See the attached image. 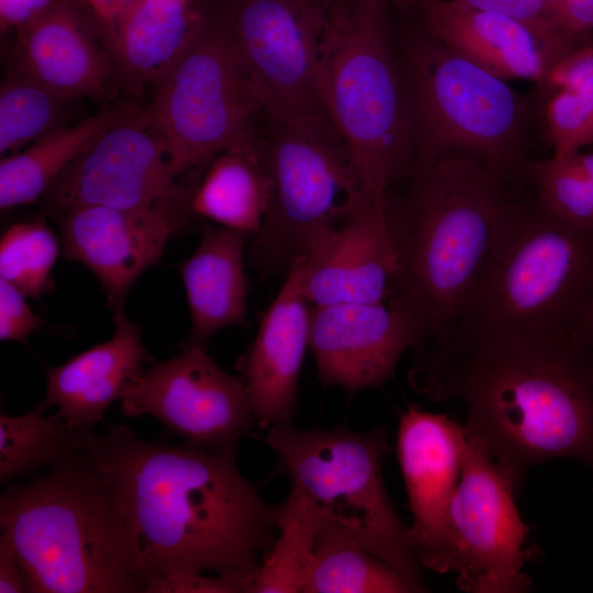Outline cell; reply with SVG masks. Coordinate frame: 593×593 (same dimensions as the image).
Returning a JSON list of instances; mask_svg holds the SVG:
<instances>
[{"label":"cell","instance_id":"obj_6","mask_svg":"<svg viewBox=\"0 0 593 593\" xmlns=\"http://www.w3.org/2000/svg\"><path fill=\"white\" fill-rule=\"evenodd\" d=\"M389 0H337L328 26L323 87L329 119L362 193L383 199L415 161L410 102L390 47Z\"/></svg>","mask_w":593,"mask_h":593},{"label":"cell","instance_id":"obj_23","mask_svg":"<svg viewBox=\"0 0 593 593\" xmlns=\"http://www.w3.org/2000/svg\"><path fill=\"white\" fill-rule=\"evenodd\" d=\"M248 236L221 225L205 227L193 254L179 264L191 316L182 345L202 344L216 332L246 324Z\"/></svg>","mask_w":593,"mask_h":593},{"label":"cell","instance_id":"obj_39","mask_svg":"<svg viewBox=\"0 0 593 593\" xmlns=\"http://www.w3.org/2000/svg\"><path fill=\"white\" fill-rule=\"evenodd\" d=\"M571 18L581 32L593 29V0H567Z\"/></svg>","mask_w":593,"mask_h":593},{"label":"cell","instance_id":"obj_8","mask_svg":"<svg viewBox=\"0 0 593 593\" xmlns=\"http://www.w3.org/2000/svg\"><path fill=\"white\" fill-rule=\"evenodd\" d=\"M265 440L278 456V471L318 506L323 522L390 564L415 592L426 591L410 526L383 482L381 462L389 451L383 427L287 424L268 428Z\"/></svg>","mask_w":593,"mask_h":593},{"label":"cell","instance_id":"obj_38","mask_svg":"<svg viewBox=\"0 0 593 593\" xmlns=\"http://www.w3.org/2000/svg\"><path fill=\"white\" fill-rule=\"evenodd\" d=\"M109 30L136 0H83Z\"/></svg>","mask_w":593,"mask_h":593},{"label":"cell","instance_id":"obj_40","mask_svg":"<svg viewBox=\"0 0 593 593\" xmlns=\"http://www.w3.org/2000/svg\"><path fill=\"white\" fill-rule=\"evenodd\" d=\"M573 333L581 343L593 348V296Z\"/></svg>","mask_w":593,"mask_h":593},{"label":"cell","instance_id":"obj_2","mask_svg":"<svg viewBox=\"0 0 593 593\" xmlns=\"http://www.w3.org/2000/svg\"><path fill=\"white\" fill-rule=\"evenodd\" d=\"M411 387L460 401L466 430L517 486L555 458L593 468V348L572 331L497 336L413 358Z\"/></svg>","mask_w":593,"mask_h":593},{"label":"cell","instance_id":"obj_34","mask_svg":"<svg viewBox=\"0 0 593 593\" xmlns=\"http://www.w3.org/2000/svg\"><path fill=\"white\" fill-rule=\"evenodd\" d=\"M557 90L573 92L593 103V45L581 41L548 70L539 98Z\"/></svg>","mask_w":593,"mask_h":593},{"label":"cell","instance_id":"obj_16","mask_svg":"<svg viewBox=\"0 0 593 593\" xmlns=\"http://www.w3.org/2000/svg\"><path fill=\"white\" fill-rule=\"evenodd\" d=\"M15 34L9 72L76 99L121 90L109 31L83 0H56Z\"/></svg>","mask_w":593,"mask_h":593},{"label":"cell","instance_id":"obj_12","mask_svg":"<svg viewBox=\"0 0 593 593\" xmlns=\"http://www.w3.org/2000/svg\"><path fill=\"white\" fill-rule=\"evenodd\" d=\"M197 184L181 179L149 108L131 104L55 180L41 199L52 217L87 205L154 212L180 230L193 214Z\"/></svg>","mask_w":593,"mask_h":593},{"label":"cell","instance_id":"obj_14","mask_svg":"<svg viewBox=\"0 0 593 593\" xmlns=\"http://www.w3.org/2000/svg\"><path fill=\"white\" fill-rule=\"evenodd\" d=\"M125 416L152 415L182 444L202 450H236L256 422L242 377L224 371L205 345H182L179 356L156 361L121 398Z\"/></svg>","mask_w":593,"mask_h":593},{"label":"cell","instance_id":"obj_41","mask_svg":"<svg viewBox=\"0 0 593 593\" xmlns=\"http://www.w3.org/2000/svg\"><path fill=\"white\" fill-rule=\"evenodd\" d=\"M546 4L553 13V15L562 23L564 27L575 33H585L581 32L575 23L573 22L567 0H545Z\"/></svg>","mask_w":593,"mask_h":593},{"label":"cell","instance_id":"obj_5","mask_svg":"<svg viewBox=\"0 0 593 593\" xmlns=\"http://www.w3.org/2000/svg\"><path fill=\"white\" fill-rule=\"evenodd\" d=\"M593 296V227L535 192L496 234L449 337L432 351L521 333L574 331Z\"/></svg>","mask_w":593,"mask_h":593},{"label":"cell","instance_id":"obj_20","mask_svg":"<svg viewBox=\"0 0 593 593\" xmlns=\"http://www.w3.org/2000/svg\"><path fill=\"white\" fill-rule=\"evenodd\" d=\"M303 257L260 313L256 337L237 363L255 419L262 428L292 424L296 410L312 310L302 288Z\"/></svg>","mask_w":593,"mask_h":593},{"label":"cell","instance_id":"obj_25","mask_svg":"<svg viewBox=\"0 0 593 593\" xmlns=\"http://www.w3.org/2000/svg\"><path fill=\"white\" fill-rule=\"evenodd\" d=\"M271 198L262 139L227 148L206 165L191 199L192 213L245 233L261 225Z\"/></svg>","mask_w":593,"mask_h":593},{"label":"cell","instance_id":"obj_19","mask_svg":"<svg viewBox=\"0 0 593 593\" xmlns=\"http://www.w3.org/2000/svg\"><path fill=\"white\" fill-rule=\"evenodd\" d=\"M54 219L65 257L97 277L113 317L125 314L133 284L159 259L168 239L181 231L158 213L104 205L76 208Z\"/></svg>","mask_w":593,"mask_h":593},{"label":"cell","instance_id":"obj_31","mask_svg":"<svg viewBox=\"0 0 593 593\" xmlns=\"http://www.w3.org/2000/svg\"><path fill=\"white\" fill-rule=\"evenodd\" d=\"M59 255V242L43 220L9 226L0 242V279L26 298L38 299L52 288V269Z\"/></svg>","mask_w":593,"mask_h":593},{"label":"cell","instance_id":"obj_35","mask_svg":"<svg viewBox=\"0 0 593 593\" xmlns=\"http://www.w3.org/2000/svg\"><path fill=\"white\" fill-rule=\"evenodd\" d=\"M26 296L0 279V339L25 343L42 325V320L29 306Z\"/></svg>","mask_w":593,"mask_h":593},{"label":"cell","instance_id":"obj_18","mask_svg":"<svg viewBox=\"0 0 593 593\" xmlns=\"http://www.w3.org/2000/svg\"><path fill=\"white\" fill-rule=\"evenodd\" d=\"M415 343L410 326L385 302L312 305L309 349L317 378L348 395L381 387Z\"/></svg>","mask_w":593,"mask_h":593},{"label":"cell","instance_id":"obj_15","mask_svg":"<svg viewBox=\"0 0 593 593\" xmlns=\"http://www.w3.org/2000/svg\"><path fill=\"white\" fill-rule=\"evenodd\" d=\"M465 426L409 405L400 416L396 452L412 515L413 546L423 568L454 571L449 510L462 467Z\"/></svg>","mask_w":593,"mask_h":593},{"label":"cell","instance_id":"obj_9","mask_svg":"<svg viewBox=\"0 0 593 593\" xmlns=\"http://www.w3.org/2000/svg\"><path fill=\"white\" fill-rule=\"evenodd\" d=\"M150 87L148 108L169 144L177 175L188 182L198 184L221 152L257 137L255 120L262 110L220 0L202 1L187 44Z\"/></svg>","mask_w":593,"mask_h":593},{"label":"cell","instance_id":"obj_27","mask_svg":"<svg viewBox=\"0 0 593 593\" xmlns=\"http://www.w3.org/2000/svg\"><path fill=\"white\" fill-rule=\"evenodd\" d=\"M390 564L322 521L301 593H411Z\"/></svg>","mask_w":593,"mask_h":593},{"label":"cell","instance_id":"obj_24","mask_svg":"<svg viewBox=\"0 0 593 593\" xmlns=\"http://www.w3.org/2000/svg\"><path fill=\"white\" fill-rule=\"evenodd\" d=\"M202 1L136 0L108 30L121 90L137 96L187 44Z\"/></svg>","mask_w":593,"mask_h":593},{"label":"cell","instance_id":"obj_33","mask_svg":"<svg viewBox=\"0 0 593 593\" xmlns=\"http://www.w3.org/2000/svg\"><path fill=\"white\" fill-rule=\"evenodd\" d=\"M471 8L511 18L528 27L559 60L572 51L585 33L562 25L545 0H457Z\"/></svg>","mask_w":593,"mask_h":593},{"label":"cell","instance_id":"obj_17","mask_svg":"<svg viewBox=\"0 0 593 593\" xmlns=\"http://www.w3.org/2000/svg\"><path fill=\"white\" fill-rule=\"evenodd\" d=\"M395 270L384 198L361 194L302 259L312 305L385 302Z\"/></svg>","mask_w":593,"mask_h":593},{"label":"cell","instance_id":"obj_26","mask_svg":"<svg viewBox=\"0 0 593 593\" xmlns=\"http://www.w3.org/2000/svg\"><path fill=\"white\" fill-rule=\"evenodd\" d=\"M131 104L99 112L59 127L0 163L2 211L37 202L59 175L107 128L121 119Z\"/></svg>","mask_w":593,"mask_h":593},{"label":"cell","instance_id":"obj_21","mask_svg":"<svg viewBox=\"0 0 593 593\" xmlns=\"http://www.w3.org/2000/svg\"><path fill=\"white\" fill-rule=\"evenodd\" d=\"M427 34L503 79L534 81L537 87L558 59L524 24L457 0H422Z\"/></svg>","mask_w":593,"mask_h":593},{"label":"cell","instance_id":"obj_29","mask_svg":"<svg viewBox=\"0 0 593 593\" xmlns=\"http://www.w3.org/2000/svg\"><path fill=\"white\" fill-rule=\"evenodd\" d=\"M76 99L23 75L7 72L0 86V154H14L68 125Z\"/></svg>","mask_w":593,"mask_h":593},{"label":"cell","instance_id":"obj_3","mask_svg":"<svg viewBox=\"0 0 593 593\" xmlns=\"http://www.w3.org/2000/svg\"><path fill=\"white\" fill-rule=\"evenodd\" d=\"M384 195L395 255L385 303L412 329L414 356L441 345L501 227L534 192L528 170L451 153L413 167Z\"/></svg>","mask_w":593,"mask_h":593},{"label":"cell","instance_id":"obj_32","mask_svg":"<svg viewBox=\"0 0 593 593\" xmlns=\"http://www.w3.org/2000/svg\"><path fill=\"white\" fill-rule=\"evenodd\" d=\"M528 174L538 200L558 215L593 227V190L575 154L529 160Z\"/></svg>","mask_w":593,"mask_h":593},{"label":"cell","instance_id":"obj_1","mask_svg":"<svg viewBox=\"0 0 593 593\" xmlns=\"http://www.w3.org/2000/svg\"><path fill=\"white\" fill-rule=\"evenodd\" d=\"M82 445L130 510L159 577L152 593H251L279 504L242 474L235 450L145 441L125 424L86 428Z\"/></svg>","mask_w":593,"mask_h":593},{"label":"cell","instance_id":"obj_28","mask_svg":"<svg viewBox=\"0 0 593 593\" xmlns=\"http://www.w3.org/2000/svg\"><path fill=\"white\" fill-rule=\"evenodd\" d=\"M321 523L318 506L291 486L287 500L279 504L277 536L261 560L251 593H301Z\"/></svg>","mask_w":593,"mask_h":593},{"label":"cell","instance_id":"obj_30","mask_svg":"<svg viewBox=\"0 0 593 593\" xmlns=\"http://www.w3.org/2000/svg\"><path fill=\"white\" fill-rule=\"evenodd\" d=\"M83 429L71 427L56 414L1 413L0 481L4 483L38 468L55 466L81 446Z\"/></svg>","mask_w":593,"mask_h":593},{"label":"cell","instance_id":"obj_7","mask_svg":"<svg viewBox=\"0 0 593 593\" xmlns=\"http://www.w3.org/2000/svg\"><path fill=\"white\" fill-rule=\"evenodd\" d=\"M413 123L414 166L473 155L523 171L538 107L526 96L430 36L409 45L402 68Z\"/></svg>","mask_w":593,"mask_h":593},{"label":"cell","instance_id":"obj_37","mask_svg":"<svg viewBox=\"0 0 593 593\" xmlns=\"http://www.w3.org/2000/svg\"><path fill=\"white\" fill-rule=\"evenodd\" d=\"M56 0H0V30L15 32L33 21Z\"/></svg>","mask_w":593,"mask_h":593},{"label":"cell","instance_id":"obj_10","mask_svg":"<svg viewBox=\"0 0 593 593\" xmlns=\"http://www.w3.org/2000/svg\"><path fill=\"white\" fill-rule=\"evenodd\" d=\"M270 124L262 139L270 204L247 244V264L261 279L287 275L362 194L336 131Z\"/></svg>","mask_w":593,"mask_h":593},{"label":"cell","instance_id":"obj_42","mask_svg":"<svg viewBox=\"0 0 593 593\" xmlns=\"http://www.w3.org/2000/svg\"><path fill=\"white\" fill-rule=\"evenodd\" d=\"M390 2H396L399 4H418L422 0H389Z\"/></svg>","mask_w":593,"mask_h":593},{"label":"cell","instance_id":"obj_11","mask_svg":"<svg viewBox=\"0 0 593 593\" xmlns=\"http://www.w3.org/2000/svg\"><path fill=\"white\" fill-rule=\"evenodd\" d=\"M336 1L220 0L269 122L336 131L323 87L325 42Z\"/></svg>","mask_w":593,"mask_h":593},{"label":"cell","instance_id":"obj_36","mask_svg":"<svg viewBox=\"0 0 593 593\" xmlns=\"http://www.w3.org/2000/svg\"><path fill=\"white\" fill-rule=\"evenodd\" d=\"M0 592H30L15 547L7 532H1L0 537Z\"/></svg>","mask_w":593,"mask_h":593},{"label":"cell","instance_id":"obj_13","mask_svg":"<svg viewBox=\"0 0 593 593\" xmlns=\"http://www.w3.org/2000/svg\"><path fill=\"white\" fill-rule=\"evenodd\" d=\"M517 484L486 447L465 428L459 484L449 510L456 585L468 593H523L533 581L534 553L516 503Z\"/></svg>","mask_w":593,"mask_h":593},{"label":"cell","instance_id":"obj_4","mask_svg":"<svg viewBox=\"0 0 593 593\" xmlns=\"http://www.w3.org/2000/svg\"><path fill=\"white\" fill-rule=\"evenodd\" d=\"M0 527L33 593H152L159 579L120 491L82 443L2 492Z\"/></svg>","mask_w":593,"mask_h":593},{"label":"cell","instance_id":"obj_22","mask_svg":"<svg viewBox=\"0 0 593 593\" xmlns=\"http://www.w3.org/2000/svg\"><path fill=\"white\" fill-rule=\"evenodd\" d=\"M113 336L58 367L46 368V394L36 406L43 413L57 406L56 415L74 428H90L103 421L105 410L122 398L150 356L142 345L141 329L126 314L113 317Z\"/></svg>","mask_w":593,"mask_h":593}]
</instances>
